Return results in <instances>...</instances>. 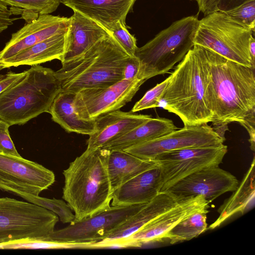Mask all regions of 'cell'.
<instances>
[{
  "label": "cell",
  "instance_id": "43",
  "mask_svg": "<svg viewBox=\"0 0 255 255\" xmlns=\"http://www.w3.org/2000/svg\"><path fill=\"white\" fill-rule=\"evenodd\" d=\"M196 0L197 1L198 0Z\"/></svg>",
  "mask_w": 255,
  "mask_h": 255
},
{
  "label": "cell",
  "instance_id": "11",
  "mask_svg": "<svg viewBox=\"0 0 255 255\" xmlns=\"http://www.w3.org/2000/svg\"><path fill=\"white\" fill-rule=\"evenodd\" d=\"M145 81L123 79L111 85L82 90L76 93L75 104L80 116L96 119L119 110L130 102Z\"/></svg>",
  "mask_w": 255,
  "mask_h": 255
},
{
  "label": "cell",
  "instance_id": "1",
  "mask_svg": "<svg viewBox=\"0 0 255 255\" xmlns=\"http://www.w3.org/2000/svg\"><path fill=\"white\" fill-rule=\"evenodd\" d=\"M170 76L158 107L178 116L184 126L212 122L211 73L205 48L194 44Z\"/></svg>",
  "mask_w": 255,
  "mask_h": 255
},
{
  "label": "cell",
  "instance_id": "2",
  "mask_svg": "<svg viewBox=\"0 0 255 255\" xmlns=\"http://www.w3.org/2000/svg\"><path fill=\"white\" fill-rule=\"evenodd\" d=\"M205 49L211 73L212 123L214 129L225 138L229 124H241L255 111V68Z\"/></svg>",
  "mask_w": 255,
  "mask_h": 255
},
{
  "label": "cell",
  "instance_id": "8",
  "mask_svg": "<svg viewBox=\"0 0 255 255\" xmlns=\"http://www.w3.org/2000/svg\"><path fill=\"white\" fill-rule=\"evenodd\" d=\"M53 212L29 202L0 197V244L49 236L58 222Z\"/></svg>",
  "mask_w": 255,
  "mask_h": 255
},
{
  "label": "cell",
  "instance_id": "25",
  "mask_svg": "<svg viewBox=\"0 0 255 255\" xmlns=\"http://www.w3.org/2000/svg\"><path fill=\"white\" fill-rule=\"evenodd\" d=\"M156 165L153 160L140 158L124 150H110L108 169L113 192L127 181Z\"/></svg>",
  "mask_w": 255,
  "mask_h": 255
},
{
  "label": "cell",
  "instance_id": "31",
  "mask_svg": "<svg viewBox=\"0 0 255 255\" xmlns=\"http://www.w3.org/2000/svg\"><path fill=\"white\" fill-rule=\"evenodd\" d=\"M114 38L123 49L131 57H134L137 48L136 39L127 29L126 25L120 21L107 24L103 26Z\"/></svg>",
  "mask_w": 255,
  "mask_h": 255
},
{
  "label": "cell",
  "instance_id": "22",
  "mask_svg": "<svg viewBox=\"0 0 255 255\" xmlns=\"http://www.w3.org/2000/svg\"><path fill=\"white\" fill-rule=\"evenodd\" d=\"M67 29L59 32L0 62V70L20 65H39L54 59L62 61Z\"/></svg>",
  "mask_w": 255,
  "mask_h": 255
},
{
  "label": "cell",
  "instance_id": "7",
  "mask_svg": "<svg viewBox=\"0 0 255 255\" xmlns=\"http://www.w3.org/2000/svg\"><path fill=\"white\" fill-rule=\"evenodd\" d=\"M254 32L233 20L226 12L218 10L199 20L194 43L227 59L255 68L249 52Z\"/></svg>",
  "mask_w": 255,
  "mask_h": 255
},
{
  "label": "cell",
  "instance_id": "32",
  "mask_svg": "<svg viewBox=\"0 0 255 255\" xmlns=\"http://www.w3.org/2000/svg\"><path fill=\"white\" fill-rule=\"evenodd\" d=\"M226 13L233 20L255 32V0H248Z\"/></svg>",
  "mask_w": 255,
  "mask_h": 255
},
{
  "label": "cell",
  "instance_id": "16",
  "mask_svg": "<svg viewBox=\"0 0 255 255\" xmlns=\"http://www.w3.org/2000/svg\"><path fill=\"white\" fill-rule=\"evenodd\" d=\"M70 17L39 14L11 35L0 51V62L6 60L68 28Z\"/></svg>",
  "mask_w": 255,
  "mask_h": 255
},
{
  "label": "cell",
  "instance_id": "34",
  "mask_svg": "<svg viewBox=\"0 0 255 255\" xmlns=\"http://www.w3.org/2000/svg\"><path fill=\"white\" fill-rule=\"evenodd\" d=\"M10 126L6 122L0 120V152L21 156L10 137L8 130Z\"/></svg>",
  "mask_w": 255,
  "mask_h": 255
},
{
  "label": "cell",
  "instance_id": "3",
  "mask_svg": "<svg viewBox=\"0 0 255 255\" xmlns=\"http://www.w3.org/2000/svg\"><path fill=\"white\" fill-rule=\"evenodd\" d=\"M110 151L104 148H87L63 170L62 198L74 212L71 223L111 206L113 191L108 169Z\"/></svg>",
  "mask_w": 255,
  "mask_h": 255
},
{
  "label": "cell",
  "instance_id": "19",
  "mask_svg": "<svg viewBox=\"0 0 255 255\" xmlns=\"http://www.w3.org/2000/svg\"><path fill=\"white\" fill-rule=\"evenodd\" d=\"M73 11L70 17L61 64L81 56L109 33L96 21Z\"/></svg>",
  "mask_w": 255,
  "mask_h": 255
},
{
  "label": "cell",
  "instance_id": "27",
  "mask_svg": "<svg viewBox=\"0 0 255 255\" xmlns=\"http://www.w3.org/2000/svg\"><path fill=\"white\" fill-rule=\"evenodd\" d=\"M208 209L196 211L176 225L166 235L171 244L190 240L207 229L206 222Z\"/></svg>",
  "mask_w": 255,
  "mask_h": 255
},
{
  "label": "cell",
  "instance_id": "15",
  "mask_svg": "<svg viewBox=\"0 0 255 255\" xmlns=\"http://www.w3.org/2000/svg\"><path fill=\"white\" fill-rule=\"evenodd\" d=\"M209 203L201 196L178 202L130 237L115 244L113 248L140 247L162 241L176 225L196 211L208 209Z\"/></svg>",
  "mask_w": 255,
  "mask_h": 255
},
{
  "label": "cell",
  "instance_id": "4",
  "mask_svg": "<svg viewBox=\"0 0 255 255\" xmlns=\"http://www.w3.org/2000/svg\"><path fill=\"white\" fill-rule=\"evenodd\" d=\"M130 57L109 33L81 56L62 63L55 75L63 91L108 86L124 79Z\"/></svg>",
  "mask_w": 255,
  "mask_h": 255
},
{
  "label": "cell",
  "instance_id": "40",
  "mask_svg": "<svg viewBox=\"0 0 255 255\" xmlns=\"http://www.w3.org/2000/svg\"><path fill=\"white\" fill-rule=\"evenodd\" d=\"M249 0H219L218 10L226 12Z\"/></svg>",
  "mask_w": 255,
  "mask_h": 255
},
{
  "label": "cell",
  "instance_id": "18",
  "mask_svg": "<svg viewBox=\"0 0 255 255\" xmlns=\"http://www.w3.org/2000/svg\"><path fill=\"white\" fill-rule=\"evenodd\" d=\"M177 203L167 193L160 192L106 238L94 244L97 249L113 248L115 244L130 237Z\"/></svg>",
  "mask_w": 255,
  "mask_h": 255
},
{
  "label": "cell",
  "instance_id": "35",
  "mask_svg": "<svg viewBox=\"0 0 255 255\" xmlns=\"http://www.w3.org/2000/svg\"><path fill=\"white\" fill-rule=\"evenodd\" d=\"M26 73V70L18 73L9 71L0 75V94L22 78Z\"/></svg>",
  "mask_w": 255,
  "mask_h": 255
},
{
  "label": "cell",
  "instance_id": "29",
  "mask_svg": "<svg viewBox=\"0 0 255 255\" xmlns=\"http://www.w3.org/2000/svg\"><path fill=\"white\" fill-rule=\"evenodd\" d=\"M16 195L30 203L53 212L58 216L59 219L62 223L70 224L74 220L75 215L72 210L68 204L63 200L49 199L23 193H19Z\"/></svg>",
  "mask_w": 255,
  "mask_h": 255
},
{
  "label": "cell",
  "instance_id": "17",
  "mask_svg": "<svg viewBox=\"0 0 255 255\" xmlns=\"http://www.w3.org/2000/svg\"><path fill=\"white\" fill-rule=\"evenodd\" d=\"M161 187V172L156 164L131 178L114 190L111 206L146 204L160 192Z\"/></svg>",
  "mask_w": 255,
  "mask_h": 255
},
{
  "label": "cell",
  "instance_id": "23",
  "mask_svg": "<svg viewBox=\"0 0 255 255\" xmlns=\"http://www.w3.org/2000/svg\"><path fill=\"white\" fill-rule=\"evenodd\" d=\"M76 93L60 91L48 111L51 119L68 132L90 135L96 131V119L81 118L76 109Z\"/></svg>",
  "mask_w": 255,
  "mask_h": 255
},
{
  "label": "cell",
  "instance_id": "10",
  "mask_svg": "<svg viewBox=\"0 0 255 255\" xmlns=\"http://www.w3.org/2000/svg\"><path fill=\"white\" fill-rule=\"evenodd\" d=\"M144 204L111 206L106 210L92 217L71 223L60 230H54L48 236V239L75 243L101 241L136 213Z\"/></svg>",
  "mask_w": 255,
  "mask_h": 255
},
{
  "label": "cell",
  "instance_id": "26",
  "mask_svg": "<svg viewBox=\"0 0 255 255\" xmlns=\"http://www.w3.org/2000/svg\"><path fill=\"white\" fill-rule=\"evenodd\" d=\"M255 158L248 171L232 195L220 207L219 216L207 230H213L221 226L225 221L238 213H244L255 199Z\"/></svg>",
  "mask_w": 255,
  "mask_h": 255
},
{
  "label": "cell",
  "instance_id": "36",
  "mask_svg": "<svg viewBox=\"0 0 255 255\" xmlns=\"http://www.w3.org/2000/svg\"><path fill=\"white\" fill-rule=\"evenodd\" d=\"M12 14L11 9L0 1V34L13 23L15 18L11 17Z\"/></svg>",
  "mask_w": 255,
  "mask_h": 255
},
{
  "label": "cell",
  "instance_id": "14",
  "mask_svg": "<svg viewBox=\"0 0 255 255\" xmlns=\"http://www.w3.org/2000/svg\"><path fill=\"white\" fill-rule=\"evenodd\" d=\"M239 185L235 176L217 166L195 172L163 192L178 203L198 196L204 197L211 203L226 192H234Z\"/></svg>",
  "mask_w": 255,
  "mask_h": 255
},
{
  "label": "cell",
  "instance_id": "42",
  "mask_svg": "<svg viewBox=\"0 0 255 255\" xmlns=\"http://www.w3.org/2000/svg\"><path fill=\"white\" fill-rule=\"evenodd\" d=\"M0 190L9 192L8 189L0 181Z\"/></svg>",
  "mask_w": 255,
  "mask_h": 255
},
{
  "label": "cell",
  "instance_id": "13",
  "mask_svg": "<svg viewBox=\"0 0 255 255\" xmlns=\"http://www.w3.org/2000/svg\"><path fill=\"white\" fill-rule=\"evenodd\" d=\"M225 140L208 124L184 126L179 129L124 151L140 158L152 160L162 152L185 148L218 145L223 144Z\"/></svg>",
  "mask_w": 255,
  "mask_h": 255
},
{
  "label": "cell",
  "instance_id": "38",
  "mask_svg": "<svg viewBox=\"0 0 255 255\" xmlns=\"http://www.w3.org/2000/svg\"><path fill=\"white\" fill-rule=\"evenodd\" d=\"M240 125L245 127L248 131L251 149L254 151L255 149V111L246 117Z\"/></svg>",
  "mask_w": 255,
  "mask_h": 255
},
{
  "label": "cell",
  "instance_id": "21",
  "mask_svg": "<svg viewBox=\"0 0 255 255\" xmlns=\"http://www.w3.org/2000/svg\"><path fill=\"white\" fill-rule=\"evenodd\" d=\"M135 0H61L66 6L96 21L102 26L120 21L126 25L128 13Z\"/></svg>",
  "mask_w": 255,
  "mask_h": 255
},
{
  "label": "cell",
  "instance_id": "6",
  "mask_svg": "<svg viewBox=\"0 0 255 255\" xmlns=\"http://www.w3.org/2000/svg\"><path fill=\"white\" fill-rule=\"evenodd\" d=\"M199 21L197 15L177 20L137 47L134 56L139 63L138 78L146 81L167 73L180 62L194 45Z\"/></svg>",
  "mask_w": 255,
  "mask_h": 255
},
{
  "label": "cell",
  "instance_id": "24",
  "mask_svg": "<svg viewBox=\"0 0 255 255\" xmlns=\"http://www.w3.org/2000/svg\"><path fill=\"white\" fill-rule=\"evenodd\" d=\"M178 128L173 121L165 118H151L102 148L110 150H125L137 144L166 135Z\"/></svg>",
  "mask_w": 255,
  "mask_h": 255
},
{
  "label": "cell",
  "instance_id": "5",
  "mask_svg": "<svg viewBox=\"0 0 255 255\" xmlns=\"http://www.w3.org/2000/svg\"><path fill=\"white\" fill-rule=\"evenodd\" d=\"M61 91L55 71L39 65L0 94V120L10 126L22 125L43 113H48Z\"/></svg>",
  "mask_w": 255,
  "mask_h": 255
},
{
  "label": "cell",
  "instance_id": "28",
  "mask_svg": "<svg viewBox=\"0 0 255 255\" xmlns=\"http://www.w3.org/2000/svg\"><path fill=\"white\" fill-rule=\"evenodd\" d=\"M95 249L93 243H75L51 240L48 236L27 238L0 244V249Z\"/></svg>",
  "mask_w": 255,
  "mask_h": 255
},
{
  "label": "cell",
  "instance_id": "37",
  "mask_svg": "<svg viewBox=\"0 0 255 255\" xmlns=\"http://www.w3.org/2000/svg\"><path fill=\"white\" fill-rule=\"evenodd\" d=\"M139 63L134 57H130L126 64L123 72L124 79L132 80L138 78Z\"/></svg>",
  "mask_w": 255,
  "mask_h": 255
},
{
  "label": "cell",
  "instance_id": "39",
  "mask_svg": "<svg viewBox=\"0 0 255 255\" xmlns=\"http://www.w3.org/2000/svg\"><path fill=\"white\" fill-rule=\"evenodd\" d=\"M219 0H198L199 11L202 12L204 16L218 11V3Z\"/></svg>",
  "mask_w": 255,
  "mask_h": 255
},
{
  "label": "cell",
  "instance_id": "12",
  "mask_svg": "<svg viewBox=\"0 0 255 255\" xmlns=\"http://www.w3.org/2000/svg\"><path fill=\"white\" fill-rule=\"evenodd\" d=\"M55 181L53 171L23 158L0 152V181L9 192L39 196Z\"/></svg>",
  "mask_w": 255,
  "mask_h": 255
},
{
  "label": "cell",
  "instance_id": "41",
  "mask_svg": "<svg viewBox=\"0 0 255 255\" xmlns=\"http://www.w3.org/2000/svg\"><path fill=\"white\" fill-rule=\"evenodd\" d=\"M249 52L253 61L255 63V39L253 36L250 39Z\"/></svg>",
  "mask_w": 255,
  "mask_h": 255
},
{
  "label": "cell",
  "instance_id": "33",
  "mask_svg": "<svg viewBox=\"0 0 255 255\" xmlns=\"http://www.w3.org/2000/svg\"><path fill=\"white\" fill-rule=\"evenodd\" d=\"M171 76L161 83L157 84L147 91L144 96L137 101L132 108L131 112L135 113L144 110L158 107L161 97L166 88Z\"/></svg>",
  "mask_w": 255,
  "mask_h": 255
},
{
  "label": "cell",
  "instance_id": "20",
  "mask_svg": "<svg viewBox=\"0 0 255 255\" xmlns=\"http://www.w3.org/2000/svg\"><path fill=\"white\" fill-rule=\"evenodd\" d=\"M152 116L116 110L96 119V131L89 135L87 149L102 148L105 144L144 123Z\"/></svg>",
  "mask_w": 255,
  "mask_h": 255
},
{
  "label": "cell",
  "instance_id": "9",
  "mask_svg": "<svg viewBox=\"0 0 255 255\" xmlns=\"http://www.w3.org/2000/svg\"><path fill=\"white\" fill-rule=\"evenodd\" d=\"M227 151V146L223 143L171 150L156 155L152 160L160 170V192L195 172L219 166Z\"/></svg>",
  "mask_w": 255,
  "mask_h": 255
},
{
  "label": "cell",
  "instance_id": "30",
  "mask_svg": "<svg viewBox=\"0 0 255 255\" xmlns=\"http://www.w3.org/2000/svg\"><path fill=\"white\" fill-rule=\"evenodd\" d=\"M7 6L18 7L34 14H50L58 8L61 0H0Z\"/></svg>",
  "mask_w": 255,
  "mask_h": 255
}]
</instances>
